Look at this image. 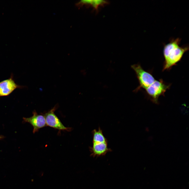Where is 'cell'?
<instances>
[{
  "label": "cell",
  "instance_id": "3",
  "mask_svg": "<svg viewBox=\"0 0 189 189\" xmlns=\"http://www.w3.org/2000/svg\"><path fill=\"white\" fill-rule=\"evenodd\" d=\"M131 67L135 72L139 83V86L134 91L136 92L141 88L145 89L152 84L155 80L150 73L144 70L139 64L132 65Z\"/></svg>",
  "mask_w": 189,
  "mask_h": 189
},
{
  "label": "cell",
  "instance_id": "2",
  "mask_svg": "<svg viewBox=\"0 0 189 189\" xmlns=\"http://www.w3.org/2000/svg\"><path fill=\"white\" fill-rule=\"evenodd\" d=\"M170 85L165 84L162 80L155 81L145 89L146 91L154 103L158 104L159 97L164 94L166 90L169 88Z\"/></svg>",
  "mask_w": 189,
  "mask_h": 189
},
{
  "label": "cell",
  "instance_id": "8",
  "mask_svg": "<svg viewBox=\"0 0 189 189\" xmlns=\"http://www.w3.org/2000/svg\"><path fill=\"white\" fill-rule=\"evenodd\" d=\"M91 155L93 156H99L105 155L111 151L108 147L107 142L93 143L92 146L90 148Z\"/></svg>",
  "mask_w": 189,
  "mask_h": 189
},
{
  "label": "cell",
  "instance_id": "10",
  "mask_svg": "<svg viewBox=\"0 0 189 189\" xmlns=\"http://www.w3.org/2000/svg\"><path fill=\"white\" fill-rule=\"evenodd\" d=\"M2 138V137H0V138Z\"/></svg>",
  "mask_w": 189,
  "mask_h": 189
},
{
  "label": "cell",
  "instance_id": "7",
  "mask_svg": "<svg viewBox=\"0 0 189 189\" xmlns=\"http://www.w3.org/2000/svg\"><path fill=\"white\" fill-rule=\"evenodd\" d=\"M109 4L108 1L102 0H81L76 4V6L80 8L83 6L92 8L97 13L98 12L99 8Z\"/></svg>",
  "mask_w": 189,
  "mask_h": 189
},
{
  "label": "cell",
  "instance_id": "1",
  "mask_svg": "<svg viewBox=\"0 0 189 189\" xmlns=\"http://www.w3.org/2000/svg\"><path fill=\"white\" fill-rule=\"evenodd\" d=\"M181 41L180 38H171L168 43L164 44L163 71L169 69L176 65L180 61L184 54L188 50V45L180 46Z\"/></svg>",
  "mask_w": 189,
  "mask_h": 189
},
{
  "label": "cell",
  "instance_id": "6",
  "mask_svg": "<svg viewBox=\"0 0 189 189\" xmlns=\"http://www.w3.org/2000/svg\"><path fill=\"white\" fill-rule=\"evenodd\" d=\"M24 121L30 123L33 127V133L46 126L45 119L43 115L38 114L35 111L33 112V115L29 118H23Z\"/></svg>",
  "mask_w": 189,
  "mask_h": 189
},
{
  "label": "cell",
  "instance_id": "9",
  "mask_svg": "<svg viewBox=\"0 0 189 189\" xmlns=\"http://www.w3.org/2000/svg\"><path fill=\"white\" fill-rule=\"evenodd\" d=\"M92 143L107 142V139L103 135L102 130L99 128L98 130H93L92 131Z\"/></svg>",
  "mask_w": 189,
  "mask_h": 189
},
{
  "label": "cell",
  "instance_id": "5",
  "mask_svg": "<svg viewBox=\"0 0 189 189\" xmlns=\"http://www.w3.org/2000/svg\"><path fill=\"white\" fill-rule=\"evenodd\" d=\"M23 87L15 83L12 75L8 79L0 82V97L8 96L16 89Z\"/></svg>",
  "mask_w": 189,
  "mask_h": 189
},
{
  "label": "cell",
  "instance_id": "4",
  "mask_svg": "<svg viewBox=\"0 0 189 189\" xmlns=\"http://www.w3.org/2000/svg\"><path fill=\"white\" fill-rule=\"evenodd\" d=\"M56 108L55 106L44 115L46 126L60 130L70 131L71 128L65 127L55 113Z\"/></svg>",
  "mask_w": 189,
  "mask_h": 189
}]
</instances>
